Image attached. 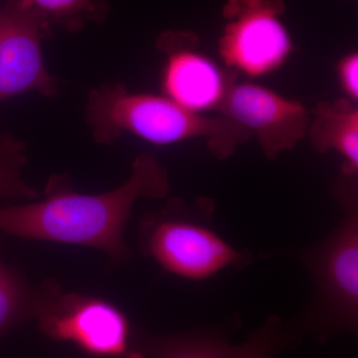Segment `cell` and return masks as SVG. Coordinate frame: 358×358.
<instances>
[{
    "label": "cell",
    "instance_id": "cell-1",
    "mask_svg": "<svg viewBox=\"0 0 358 358\" xmlns=\"http://www.w3.org/2000/svg\"><path fill=\"white\" fill-rule=\"evenodd\" d=\"M169 193L164 167L154 155L141 154L120 187L86 195L52 181L41 201L0 208V230L26 239L95 247L122 262L129 255L124 232L134 203L140 199H164Z\"/></svg>",
    "mask_w": 358,
    "mask_h": 358
},
{
    "label": "cell",
    "instance_id": "cell-2",
    "mask_svg": "<svg viewBox=\"0 0 358 358\" xmlns=\"http://www.w3.org/2000/svg\"><path fill=\"white\" fill-rule=\"evenodd\" d=\"M86 110L94 138L103 145L114 143L124 133L157 145L201 138L212 154L225 159L252 136L223 115L205 117L166 96L133 93L121 83L93 90Z\"/></svg>",
    "mask_w": 358,
    "mask_h": 358
},
{
    "label": "cell",
    "instance_id": "cell-3",
    "mask_svg": "<svg viewBox=\"0 0 358 358\" xmlns=\"http://www.w3.org/2000/svg\"><path fill=\"white\" fill-rule=\"evenodd\" d=\"M336 192L343 210L336 229L319 243L289 252L313 281L310 303L289 324L299 338L308 334L322 341L357 329V185H338Z\"/></svg>",
    "mask_w": 358,
    "mask_h": 358
},
{
    "label": "cell",
    "instance_id": "cell-4",
    "mask_svg": "<svg viewBox=\"0 0 358 358\" xmlns=\"http://www.w3.org/2000/svg\"><path fill=\"white\" fill-rule=\"evenodd\" d=\"M211 204L195 213L167 214L147 221L143 249L164 270L186 280L203 281L228 268H242L252 254L235 248L214 229Z\"/></svg>",
    "mask_w": 358,
    "mask_h": 358
},
{
    "label": "cell",
    "instance_id": "cell-5",
    "mask_svg": "<svg viewBox=\"0 0 358 358\" xmlns=\"http://www.w3.org/2000/svg\"><path fill=\"white\" fill-rule=\"evenodd\" d=\"M285 0H227L225 25L218 41L224 66L246 77L279 70L294 51V41L282 22Z\"/></svg>",
    "mask_w": 358,
    "mask_h": 358
},
{
    "label": "cell",
    "instance_id": "cell-6",
    "mask_svg": "<svg viewBox=\"0 0 358 358\" xmlns=\"http://www.w3.org/2000/svg\"><path fill=\"white\" fill-rule=\"evenodd\" d=\"M50 289L34 300V317L42 333L98 357L141 358L131 352V327L109 301Z\"/></svg>",
    "mask_w": 358,
    "mask_h": 358
},
{
    "label": "cell",
    "instance_id": "cell-7",
    "mask_svg": "<svg viewBox=\"0 0 358 358\" xmlns=\"http://www.w3.org/2000/svg\"><path fill=\"white\" fill-rule=\"evenodd\" d=\"M157 44L166 56L162 73L164 96L197 114L220 109L236 73L200 50L199 38L192 31L164 32Z\"/></svg>",
    "mask_w": 358,
    "mask_h": 358
},
{
    "label": "cell",
    "instance_id": "cell-8",
    "mask_svg": "<svg viewBox=\"0 0 358 358\" xmlns=\"http://www.w3.org/2000/svg\"><path fill=\"white\" fill-rule=\"evenodd\" d=\"M218 112L256 136L270 159L293 150L307 136L310 122L303 103L251 82L233 84Z\"/></svg>",
    "mask_w": 358,
    "mask_h": 358
},
{
    "label": "cell",
    "instance_id": "cell-9",
    "mask_svg": "<svg viewBox=\"0 0 358 358\" xmlns=\"http://www.w3.org/2000/svg\"><path fill=\"white\" fill-rule=\"evenodd\" d=\"M52 29L8 0L0 10V102L37 92L51 96L57 82L45 66L42 41Z\"/></svg>",
    "mask_w": 358,
    "mask_h": 358
},
{
    "label": "cell",
    "instance_id": "cell-10",
    "mask_svg": "<svg viewBox=\"0 0 358 358\" xmlns=\"http://www.w3.org/2000/svg\"><path fill=\"white\" fill-rule=\"evenodd\" d=\"M299 338L289 324L271 315L239 345L231 343L217 329L201 327L173 336H148L141 343V352L150 358H277L298 345Z\"/></svg>",
    "mask_w": 358,
    "mask_h": 358
},
{
    "label": "cell",
    "instance_id": "cell-11",
    "mask_svg": "<svg viewBox=\"0 0 358 358\" xmlns=\"http://www.w3.org/2000/svg\"><path fill=\"white\" fill-rule=\"evenodd\" d=\"M313 148L320 154L336 152L343 159L341 176L357 178L358 109L357 103L341 99L320 102L310 110L308 134Z\"/></svg>",
    "mask_w": 358,
    "mask_h": 358
},
{
    "label": "cell",
    "instance_id": "cell-12",
    "mask_svg": "<svg viewBox=\"0 0 358 358\" xmlns=\"http://www.w3.org/2000/svg\"><path fill=\"white\" fill-rule=\"evenodd\" d=\"M53 30L55 26L70 32L81 30L88 22L107 17L106 0H13Z\"/></svg>",
    "mask_w": 358,
    "mask_h": 358
},
{
    "label": "cell",
    "instance_id": "cell-13",
    "mask_svg": "<svg viewBox=\"0 0 358 358\" xmlns=\"http://www.w3.org/2000/svg\"><path fill=\"white\" fill-rule=\"evenodd\" d=\"M24 143L0 131V197L36 199L38 193L26 185L21 171L26 164Z\"/></svg>",
    "mask_w": 358,
    "mask_h": 358
},
{
    "label": "cell",
    "instance_id": "cell-14",
    "mask_svg": "<svg viewBox=\"0 0 358 358\" xmlns=\"http://www.w3.org/2000/svg\"><path fill=\"white\" fill-rule=\"evenodd\" d=\"M33 301L15 273L0 262V336L34 317Z\"/></svg>",
    "mask_w": 358,
    "mask_h": 358
},
{
    "label": "cell",
    "instance_id": "cell-15",
    "mask_svg": "<svg viewBox=\"0 0 358 358\" xmlns=\"http://www.w3.org/2000/svg\"><path fill=\"white\" fill-rule=\"evenodd\" d=\"M338 84L348 100L357 103L358 100V54L350 52L343 56L336 65Z\"/></svg>",
    "mask_w": 358,
    "mask_h": 358
}]
</instances>
